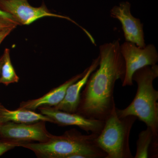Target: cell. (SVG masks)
Returning a JSON list of instances; mask_svg holds the SVG:
<instances>
[{"label": "cell", "mask_w": 158, "mask_h": 158, "mask_svg": "<svg viewBox=\"0 0 158 158\" xmlns=\"http://www.w3.org/2000/svg\"><path fill=\"white\" fill-rule=\"evenodd\" d=\"M137 117H119L116 107L105 120L96 138L98 146L106 154V158H133L129 145L130 133Z\"/></svg>", "instance_id": "277c9868"}, {"label": "cell", "mask_w": 158, "mask_h": 158, "mask_svg": "<svg viewBox=\"0 0 158 158\" xmlns=\"http://www.w3.org/2000/svg\"><path fill=\"white\" fill-rule=\"evenodd\" d=\"M39 121L52 123L50 118L33 110L18 108L16 110H10L6 109L0 103V123H30Z\"/></svg>", "instance_id": "7c38bea8"}, {"label": "cell", "mask_w": 158, "mask_h": 158, "mask_svg": "<svg viewBox=\"0 0 158 158\" xmlns=\"http://www.w3.org/2000/svg\"><path fill=\"white\" fill-rule=\"evenodd\" d=\"M120 49L125 64V74L122 82L123 87L132 86V77L136 71L157 63L158 52L153 44L140 48L133 43L126 41L120 44Z\"/></svg>", "instance_id": "5b68a950"}, {"label": "cell", "mask_w": 158, "mask_h": 158, "mask_svg": "<svg viewBox=\"0 0 158 158\" xmlns=\"http://www.w3.org/2000/svg\"><path fill=\"white\" fill-rule=\"evenodd\" d=\"M131 4L122 2L110 10V16L118 20L122 26L126 41L133 43L137 46L144 48L146 46L144 38L143 24L131 13Z\"/></svg>", "instance_id": "9c48e42d"}, {"label": "cell", "mask_w": 158, "mask_h": 158, "mask_svg": "<svg viewBox=\"0 0 158 158\" xmlns=\"http://www.w3.org/2000/svg\"><path fill=\"white\" fill-rule=\"evenodd\" d=\"M0 20L7 22L12 23L17 25H19L11 15L1 9H0Z\"/></svg>", "instance_id": "2e32d148"}, {"label": "cell", "mask_w": 158, "mask_h": 158, "mask_svg": "<svg viewBox=\"0 0 158 158\" xmlns=\"http://www.w3.org/2000/svg\"><path fill=\"white\" fill-rule=\"evenodd\" d=\"M0 9L11 15L19 25H28L41 18L55 17L68 20L85 29L70 18L52 13L44 5L33 7L28 0H0Z\"/></svg>", "instance_id": "8992f818"}, {"label": "cell", "mask_w": 158, "mask_h": 158, "mask_svg": "<svg viewBox=\"0 0 158 158\" xmlns=\"http://www.w3.org/2000/svg\"><path fill=\"white\" fill-rule=\"evenodd\" d=\"M158 77V65L144 66L135 72L133 81L138 85L135 98L123 110L116 107L119 117L135 116L152 131L154 137L158 140V91L154 88L153 81Z\"/></svg>", "instance_id": "3957f363"}, {"label": "cell", "mask_w": 158, "mask_h": 158, "mask_svg": "<svg viewBox=\"0 0 158 158\" xmlns=\"http://www.w3.org/2000/svg\"><path fill=\"white\" fill-rule=\"evenodd\" d=\"M3 62V56H2L0 58V75H1V68H2V65Z\"/></svg>", "instance_id": "d6986e66"}, {"label": "cell", "mask_w": 158, "mask_h": 158, "mask_svg": "<svg viewBox=\"0 0 158 158\" xmlns=\"http://www.w3.org/2000/svg\"><path fill=\"white\" fill-rule=\"evenodd\" d=\"M46 122L34 123H5L0 127V137L25 142H46L52 136L47 130Z\"/></svg>", "instance_id": "52a82bcc"}, {"label": "cell", "mask_w": 158, "mask_h": 158, "mask_svg": "<svg viewBox=\"0 0 158 158\" xmlns=\"http://www.w3.org/2000/svg\"><path fill=\"white\" fill-rule=\"evenodd\" d=\"M38 109L41 114L50 118L52 123L60 126L78 127L88 134L99 135L104 125L105 120L89 119L78 113H67L52 107H42Z\"/></svg>", "instance_id": "ba28073f"}, {"label": "cell", "mask_w": 158, "mask_h": 158, "mask_svg": "<svg viewBox=\"0 0 158 158\" xmlns=\"http://www.w3.org/2000/svg\"><path fill=\"white\" fill-rule=\"evenodd\" d=\"M25 144L27 143L0 137V156L10 150L16 147H22Z\"/></svg>", "instance_id": "9a60e30c"}, {"label": "cell", "mask_w": 158, "mask_h": 158, "mask_svg": "<svg viewBox=\"0 0 158 158\" xmlns=\"http://www.w3.org/2000/svg\"><path fill=\"white\" fill-rule=\"evenodd\" d=\"M2 123H0V127H1V125H2Z\"/></svg>", "instance_id": "ffe728a7"}, {"label": "cell", "mask_w": 158, "mask_h": 158, "mask_svg": "<svg viewBox=\"0 0 158 158\" xmlns=\"http://www.w3.org/2000/svg\"><path fill=\"white\" fill-rule=\"evenodd\" d=\"M119 40L99 46V68L91 73L81 92L76 113L85 118L105 120L116 107L114 91L119 79L123 82L125 64Z\"/></svg>", "instance_id": "6da1fadb"}, {"label": "cell", "mask_w": 158, "mask_h": 158, "mask_svg": "<svg viewBox=\"0 0 158 158\" xmlns=\"http://www.w3.org/2000/svg\"><path fill=\"white\" fill-rule=\"evenodd\" d=\"M86 71V69L82 73L73 77L62 85L52 89L49 92L39 98L22 102L21 103L19 108L35 111L42 107H54L57 106L64 98L68 87L82 78Z\"/></svg>", "instance_id": "8fae6325"}, {"label": "cell", "mask_w": 158, "mask_h": 158, "mask_svg": "<svg viewBox=\"0 0 158 158\" xmlns=\"http://www.w3.org/2000/svg\"><path fill=\"white\" fill-rule=\"evenodd\" d=\"M3 62L1 68L0 83L8 86L11 84L18 83L19 77L18 76L11 63L9 49L6 48L4 51Z\"/></svg>", "instance_id": "5bb4252c"}, {"label": "cell", "mask_w": 158, "mask_h": 158, "mask_svg": "<svg viewBox=\"0 0 158 158\" xmlns=\"http://www.w3.org/2000/svg\"><path fill=\"white\" fill-rule=\"evenodd\" d=\"M17 25L0 20V32L8 29L15 28Z\"/></svg>", "instance_id": "e0dca14e"}, {"label": "cell", "mask_w": 158, "mask_h": 158, "mask_svg": "<svg viewBox=\"0 0 158 158\" xmlns=\"http://www.w3.org/2000/svg\"><path fill=\"white\" fill-rule=\"evenodd\" d=\"M98 135H83L76 129L66 131L60 136L52 135L42 143L31 142L22 147L31 150L40 158H68L79 154L85 158H106V155L96 144Z\"/></svg>", "instance_id": "7a4b0ae2"}, {"label": "cell", "mask_w": 158, "mask_h": 158, "mask_svg": "<svg viewBox=\"0 0 158 158\" xmlns=\"http://www.w3.org/2000/svg\"><path fill=\"white\" fill-rule=\"evenodd\" d=\"M158 140L154 137L150 128L141 131L137 141V151L135 158H157Z\"/></svg>", "instance_id": "4fadbf2b"}, {"label": "cell", "mask_w": 158, "mask_h": 158, "mask_svg": "<svg viewBox=\"0 0 158 158\" xmlns=\"http://www.w3.org/2000/svg\"><path fill=\"white\" fill-rule=\"evenodd\" d=\"M99 64V56L94 59L91 65L86 68V72L82 78L72 84L67 88L65 97L59 104L52 107L56 110L69 113H76L80 101L81 92L90 75L96 70Z\"/></svg>", "instance_id": "30bf717a"}, {"label": "cell", "mask_w": 158, "mask_h": 158, "mask_svg": "<svg viewBox=\"0 0 158 158\" xmlns=\"http://www.w3.org/2000/svg\"><path fill=\"white\" fill-rule=\"evenodd\" d=\"M13 30V29H8L0 32V44Z\"/></svg>", "instance_id": "ac0fdd59"}]
</instances>
